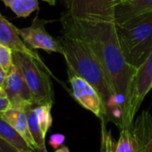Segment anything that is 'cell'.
Returning a JSON list of instances; mask_svg holds the SVG:
<instances>
[{
    "mask_svg": "<svg viewBox=\"0 0 152 152\" xmlns=\"http://www.w3.org/2000/svg\"><path fill=\"white\" fill-rule=\"evenodd\" d=\"M64 142H65V136L61 134H54L51 135L49 139V144L54 150H58L61 147H62Z\"/></svg>",
    "mask_w": 152,
    "mask_h": 152,
    "instance_id": "cell-19",
    "label": "cell"
},
{
    "mask_svg": "<svg viewBox=\"0 0 152 152\" xmlns=\"http://www.w3.org/2000/svg\"><path fill=\"white\" fill-rule=\"evenodd\" d=\"M73 16L94 20L115 22V9L121 0H61Z\"/></svg>",
    "mask_w": 152,
    "mask_h": 152,
    "instance_id": "cell-6",
    "label": "cell"
},
{
    "mask_svg": "<svg viewBox=\"0 0 152 152\" xmlns=\"http://www.w3.org/2000/svg\"><path fill=\"white\" fill-rule=\"evenodd\" d=\"M0 44L6 45L12 52H20L31 56L36 61H37L51 74L52 77H53V73L50 71L49 68L45 64V62L40 58L38 53L35 50H31L25 45L22 38L20 36L19 28H17L1 13H0Z\"/></svg>",
    "mask_w": 152,
    "mask_h": 152,
    "instance_id": "cell-10",
    "label": "cell"
},
{
    "mask_svg": "<svg viewBox=\"0 0 152 152\" xmlns=\"http://www.w3.org/2000/svg\"><path fill=\"white\" fill-rule=\"evenodd\" d=\"M52 107L53 103L36 104L34 106V110L37 114L40 128L45 136H46V134L53 124V117L51 113Z\"/></svg>",
    "mask_w": 152,
    "mask_h": 152,
    "instance_id": "cell-17",
    "label": "cell"
},
{
    "mask_svg": "<svg viewBox=\"0 0 152 152\" xmlns=\"http://www.w3.org/2000/svg\"><path fill=\"white\" fill-rule=\"evenodd\" d=\"M2 114L4 118L14 127V129L24 138L29 147L33 151H37V146L29 132L26 109L10 108L7 110L2 112Z\"/></svg>",
    "mask_w": 152,
    "mask_h": 152,
    "instance_id": "cell-12",
    "label": "cell"
},
{
    "mask_svg": "<svg viewBox=\"0 0 152 152\" xmlns=\"http://www.w3.org/2000/svg\"><path fill=\"white\" fill-rule=\"evenodd\" d=\"M114 152H142V148L135 139L131 126L120 129L119 139L115 144Z\"/></svg>",
    "mask_w": 152,
    "mask_h": 152,
    "instance_id": "cell-15",
    "label": "cell"
},
{
    "mask_svg": "<svg viewBox=\"0 0 152 152\" xmlns=\"http://www.w3.org/2000/svg\"><path fill=\"white\" fill-rule=\"evenodd\" d=\"M3 90L10 102L11 108L26 109L35 104L31 92L23 76L14 64L7 72Z\"/></svg>",
    "mask_w": 152,
    "mask_h": 152,
    "instance_id": "cell-9",
    "label": "cell"
},
{
    "mask_svg": "<svg viewBox=\"0 0 152 152\" xmlns=\"http://www.w3.org/2000/svg\"><path fill=\"white\" fill-rule=\"evenodd\" d=\"M10 108H11V105H10V102L7 99V97L0 95V113L7 110Z\"/></svg>",
    "mask_w": 152,
    "mask_h": 152,
    "instance_id": "cell-21",
    "label": "cell"
},
{
    "mask_svg": "<svg viewBox=\"0 0 152 152\" xmlns=\"http://www.w3.org/2000/svg\"><path fill=\"white\" fill-rule=\"evenodd\" d=\"M69 82L73 98L86 110L91 111L102 122H107V112L102 99L96 89L82 77L68 69Z\"/></svg>",
    "mask_w": 152,
    "mask_h": 152,
    "instance_id": "cell-7",
    "label": "cell"
},
{
    "mask_svg": "<svg viewBox=\"0 0 152 152\" xmlns=\"http://www.w3.org/2000/svg\"><path fill=\"white\" fill-rule=\"evenodd\" d=\"M0 152H19L15 148H13L12 145L4 142V140L0 139ZM31 152H38V151Z\"/></svg>",
    "mask_w": 152,
    "mask_h": 152,
    "instance_id": "cell-20",
    "label": "cell"
},
{
    "mask_svg": "<svg viewBox=\"0 0 152 152\" xmlns=\"http://www.w3.org/2000/svg\"><path fill=\"white\" fill-rule=\"evenodd\" d=\"M12 62L23 76L35 104L53 103L51 74L43 66L31 56L20 52H12Z\"/></svg>",
    "mask_w": 152,
    "mask_h": 152,
    "instance_id": "cell-4",
    "label": "cell"
},
{
    "mask_svg": "<svg viewBox=\"0 0 152 152\" xmlns=\"http://www.w3.org/2000/svg\"><path fill=\"white\" fill-rule=\"evenodd\" d=\"M116 30L126 61L139 68L152 53V12L116 24Z\"/></svg>",
    "mask_w": 152,
    "mask_h": 152,
    "instance_id": "cell-3",
    "label": "cell"
},
{
    "mask_svg": "<svg viewBox=\"0 0 152 152\" xmlns=\"http://www.w3.org/2000/svg\"><path fill=\"white\" fill-rule=\"evenodd\" d=\"M57 39L68 69L96 89L102 99L107 116L114 110L121 108L102 65L90 46L84 40L68 34L62 33Z\"/></svg>",
    "mask_w": 152,
    "mask_h": 152,
    "instance_id": "cell-2",
    "label": "cell"
},
{
    "mask_svg": "<svg viewBox=\"0 0 152 152\" xmlns=\"http://www.w3.org/2000/svg\"><path fill=\"white\" fill-rule=\"evenodd\" d=\"M54 152H70V151H69V148H68V147H66V146H62V147H61L60 149L56 150Z\"/></svg>",
    "mask_w": 152,
    "mask_h": 152,
    "instance_id": "cell-24",
    "label": "cell"
},
{
    "mask_svg": "<svg viewBox=\"0 0 152 152\" xmlns=\"http://www.w3.org/2000/svg\"><path fill=\"white\" fill-rule=\"evenodd\" d=\"M6 75H7V73L0 67V88H2V89L4 88V86Z\"/></svg>",
    "mask_w": 152,
    "mask_h": 152,
    "instance_id": "cell-22",
    "label": "cell"
},
{
    "mask_svg": "<svg viewBox=\"0 0 152 152\" xmlns=\"http://www.w3.org/2000/svg\"><path fill=\"white\" fill-rule=\"evenodd\" d=\"M0 139L4 140L19 152H31L33 151L24 138L0 113Z\"/></svg>",
    "mask_w": 152,
    "mask_h": 152,
    "instance_id": "cell-13",
    "label": "cell"
},
{
    "mask_svg": "<svg viewBox=\"0 0 152 152\" xmlns=\"http://www.w3.org/2000/svg\"><path fill=\"white\" fill-rule=\"evenodd\" d=\"M38 152H39V151H38Z\"/></svg>",
    "mask_w": 152,
    "mask_h": 152,
    "instance_id": "cell-27",
    "label": "cell"
},
{
    "mask_svg": "<svg viewBox=\"0 0 152 152\" xmlns=\"http://www.w3.org/2000/svg\"><path fill=\"white\" fill-rule=\"evenodd\" d=\"M10 8L17 17H28L33 12L39 10L38 0H0Z\"/></svg>",
    "mask_w": 152,
    "mask_h": 152,
    "instance_id": "cell-16",
    "label": "cell"
},
{
    "mask_svg": "<svg viewBox=\"0 0 152 152\" xmlns=\"http://www.w3.org/2000/svg\"><path fill=\"white\" fill-rule=\"evenodd\" d=\"M0 95L1 96H5V94H4V90L2 88H0Z\"/></svg>",
    "mask_w": 152,
    "mask_h": 152,
    "instance_id": "cell-26",
    "label": "cell"
},
{
    "mask_svg": "<svg viewBox=\"0 0 152 152\" xmlns=\"http://www.w3.org/2000/svg\"><path fill=\"white\" fill-rule=\"evenodd\" d=\"M152 88V53L136 69L130 85L122 115V128L130 127L148 93Z\"/></svg>",
    "mask_w": 152,
    "mask_h": 152,
    "instance_id": "cell-5",
    "label": "cell"
},
{
    "mask_svg": "<svg viewBox=\"0 0 152 152\" xmlns=\"http://www.w3.org/2000/svg\"><path fill=\"white\" fill-rule=\"evenodd\" d=\"M44 2H46L47 4H49L50 5H55L57 0H43Z\"/></svg>",
    "mask_w": 152,
    "mask_h": 152,
    "instance_id": "cell-25",
    "label": "cell"
},
{
    "mask_svg": "<svg viewBox=\"0 0 152 152\" xmlns=\"http://www.w3.org/2000/svg\"><path fill=\"white\" fill-rule=\"evenodd\" d=\"M60 20L63 34L77 37L90 46L106 74L122 108L123 115L130 85L137 69L130 65L124 56L116 30V23L79 19L67 11L61 13Z\"/></svg>",
    "mask_w": 152,
    "mask_h": 152,
    "instance_id": "cell-1",
    "label": "cell"
},
{
    "mask_svg": "<svg viewBox=\"0 0 152 152\" xmlns=\"http://www.w3.org/2000/svg\"><path fill=\"white\" fill-rule=\"evenodd\" d=\"M152 12V0H121L115 9V23L121 24L127 20Z\"/></svg>",
    "mask_w": 152,
    "mask_h": 152,
    "instance_id": "cell-11",
    "label": "cell"
},
{
    "mask_svg": "<svg viewBox=\"0 0 152 152\" xmlns=\"http://www.w3.org/2000/svg\"><path fill=\"white\" fill-rule=\"evenodd\" d=\"M48 22L50 21L39 19L37 16L29 27L19 28L20 36L25 45L31 50L41 49L47 53L62 54V49L58 39L53 38L45 28Z\"/></svg>",
    "mask_w": 152,
    "mask_h": 152,
    "instance_id": "cell-8",
    "label": "cell"
},
{
    "mask_svg": "<svg viewBox=\"0 0 152 152\" xmlns=\"http://www.w3.org/2000/svg\"><path fill=\"white\" fill-rule=\"evenodd\" d=\"M12 64V51L6 45L0 44V67L7 73Z\"/></svg>",
    "mask_w": 152,
    "mask_h": 152,
    "instance_id": "cell-18",
    "label": "cell"
},
{
    "mask_svg": "<svg viewBox=\"0 0 152 152\" xmlns=\"http://www.w3.org/2000/svg\"><path fill=\"white\" fill-rule=\"evenodd\" d=\"M142 152H152V137L151 138V140L145 144Z\"/></svg>",
    "mask_w": 152,
    "mask_h": 152,
    "instance_id": "cell-23",
    "label": "cell"
},
{
    "mask_svg": "<svg viewBox=\"0 0 152 152\" xmlns=\"http://www.w3.org/2000/svg\"><path fill=\"white\" fill-rule=\"evenodd\" d=\"M35 105L36 104H33V105H30L28 108H26L29 132H30L32 139L37 146V151L39 152H47L46 148H45V136L43 134L42 130L40 128L38 119H37V114L34 110Z\"/></svg>",
    "mask_w": 152,
    "mask_h": 152,
    "instance_id": "cell-14",
    "label": "cell"
}]
</instances>
